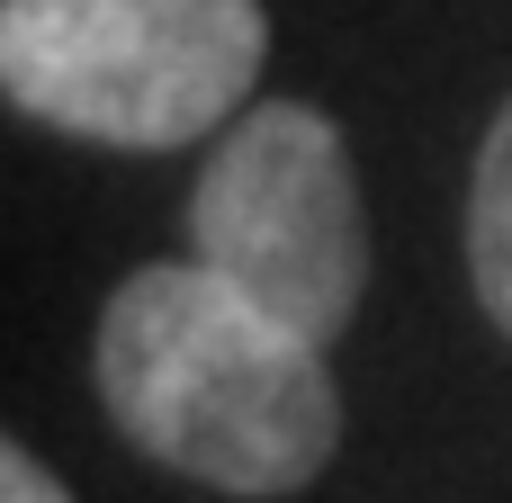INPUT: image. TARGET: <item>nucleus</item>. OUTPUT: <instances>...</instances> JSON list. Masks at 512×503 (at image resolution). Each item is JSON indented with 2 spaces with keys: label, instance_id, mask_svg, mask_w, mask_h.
Here are the masks:
<instances>
[{
  "label": "nucleus",
  "instance_id": "obj_1",
  "mask_svg": "<svg viewBox=\"0 0 512 503\" xmlns=\"http://www.w3.org/2000/svg\"><path fill=\"white\" fill-rule=\"evenodd\" d=\"M90 369L108 423L144 459L243 503L315 486L342 441L324 342L261 315L207 261H144L108 297Z\"/></svg>",
  "mask_w": 512,
  "mask_h": 503
},
{
  "label": "nucleus",
  "instance_id": "obj_2",
  "mask_svg": "<svg viewBox=\"0 0 512 503\" xmlns=\"http://www.w3.org/2000/svg\"><path fill=\"white\" fill-rule=\"evenodd\" d=\"M270 54L261 0H0V90L117 153L225 135Z\"/></svg>",
  "mask_w": 512,
  "mask_h": 503
},
{
  "label": "nucleus",
  "instance_id": "obj_3",
  "mask_svg": "<svg viewBox=\"0 0 512 503\" xmlns=\"http://www.w3.org/2000/svg\"><path fill=\"white\" fill-rule=\"evenodd\" d=\"M189 261L288 333L333 342L369 288V207L342 126L306 99H252L189 189Z\"/></svg>",
  "mask_w": 512,
  "mask_h": 503
},
{
  "label": "nucleus",
  "instance_id": "obj_4",
  "mask_svg": "<svg viewBox=\"0 0 512 503\" xmlns=\"http://www.w3.org/2000/svg\"><path fill=\"white\" fill-rule=\"evenodd\" d=\"M468 279H477V306L495 315V333L512 342V99L495 108V126L477 144V180H468Z\"/></svg>",
  "mask_w": 512,
  "mask_h": 503
},
{
  "label": "nucleus",
  "instance_id": "obj_5",
  "mask_svg": "<svg viewBox=\"0 0 512 503\" xmlns=\"http://www.w3.org/2000/svg\"><path fill=\"white\" fill-rule=\"evenodd\" d=\"M0 503H72V495H63V477H54L27 441H9V450H0Z\"/></svg>",
  "mask_w": 512,
  "mask_h": 503
}]
</instances>
